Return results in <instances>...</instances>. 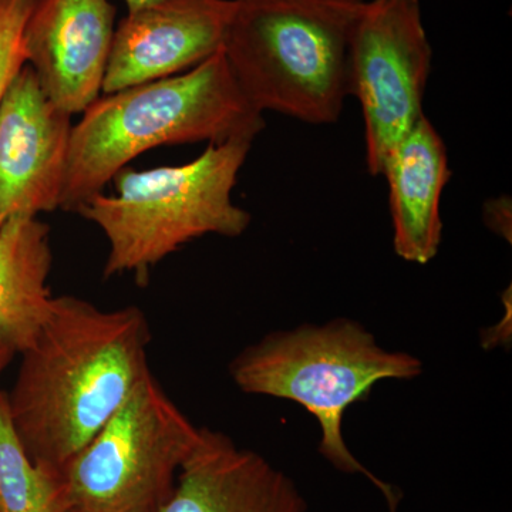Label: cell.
Wrapping results in <instances>:
<instances>
[{
  "instance_id": "obj_1",
  "label": "cell",
  "mask_w": 512,
  "mask_h": 512,
  "mask_svg": "<svg viewBox=\"0 0 512 512\" xmlns=\"http://www.w3.org/2000/svg\"><path fill=\"white\" fill-rule=\"evenodd\" d=\"M146 315L55 296L6 392L13 430L36 466L62 476L126 403L150 366Z\"/></svg>"
},
{
  "instance_id": "obj_2",
  "label": "cell",
  "mask_w": 512,
  "mask_h": 512,
  "mask_svg": "<svg viewBox=\"0 0 512 512\" xmlns=\"http://www.w3.org/2000/svg\"><path fill=\"white\" fill-rule=\"evenodd\" d=\"M265 128L222 49L181 76L99 97L72 128L59 208L79 210L144 151L251 138Z\"/></svg>"
},
{
  "instance_id": "obj_3",
  "label": "cell",
  "mask_w": 512,
  "mask_h": 512,
  "mask_svg": "<svg viewBox=\"0 0 512 512\" xmlns=\"http://www.w3.org/2000/svg\"><path fill=\"white\" fill-rule=\"evenodd\" d=\"M365 0H234L224 52L256 110L333 124L349 92V50Z\"/></svg>"
},
{
  "instance_id": "obj_4",
  "label": "cell",
  "mask_w": 512,
  "mask_h": 512,
  "mask_svg": "<svg viewBox=\"0 0 512 512\" xmlns=\"http://www.w3.org/2000/svg\"><path fill=\"white\" fill-rule=\"evenodd\" d=\"M421 372L416 356L382 348L365 326L348 318L276 330L229 363V375L242 392L291 400L315 416L322 457L342 473L365 476L386 498L390 512L397 511L402 494L349 450L343 416L367 399L377 382L413 380Z\"/></svg>"
},
{
  "instance_id": "obj_5",
  "label": "cell",
  "mask_w": 512,
  "mask_h": 512,
  "mask_svg": "<svg viewBox=\"0 0 512 512\" xmlns=\"http://www.w3.org/2000/svg\"><path fill=\"white\" fill-rule=\"evenodd\" d=\"M251 138L210 144L200 157L177 167L114 175L117 195H93L77 214L94 222L109 239L104 278L133 272L138 285L150 268L205 235L241 237L251 214L232 201Z\"/></svg>"
},
{
  "instance_id": "obj_6",
  "label": "cell",
  "mask_w": 512,
  "mask_h": 512,
  "mask_svg": "<svg viewBox=\"0 0 512 512\" xmlns=\"http://www.w3.org/2000/svg\"><path fill=\"white\" fill-rule=\"evenodd\" d=\"M201 436L148 370L64 470L69 512L160 511Z\"/></svg>"
},
{
  "instance_id": "obj_7",
  "label": "cell",
  "mask_w": 512,
  "mask_h": 512,
  "mask_svg": "<svg viewBox=\"0 0 512 512\" xmlns=\"http://www.w3.org/2000/svg\"><path fill=\"white\" fill-rule=\"evenodd\" d=\"M431 59L420 0H365L350 39L349 92L362 106L370 174L382 175L424 116Z\"/></svg>"
},
{
  "instance_id": "obj_8",
  "label": "cell",
  "mask_w": 512,
  "mask_h": 512,
  "mask_svg": "<svg viewBox=\"0 0 512 512\" xmlns=\"http://www.w3.org/2000/svg\"><path fill=\"white\" fill-rule=\"evenodd\" d=\"M70 117L47 99L29 64L13 77L0 103V227L59 208Z\"/></svg>"
},
{
  "instance_id": "obj_9",
  "label": "cell",
  "mask_w": 512,
  "mask_h": 512,
  "mask_svg": "<svg viewBox=\"0 0 512 512\" xmlns=\"http://www.w3.org/2000/svg\"><path fill=\"white\" fill-rule=\"evenodd\" d=\"M234 0H158L114 30L103 92L175 76L220 52Z\"/></svg>"
},
{
  "instance_id": "obj_10",
  "label": "cell",
  "mask_w": 512,
  "mask_h": 512,
  "mask_svg": "<svg viewBox=\"0 0 512 512\" xmlns=\"http://www.w3.org/2000/svg\"><path fill=\"white\" fill-rule=\"evenodd\" d=\"M110 0H37L26 23V64L47 99L64 113H84L99 99L113 45Z\"/></svg>"
},
{
  "instance_id": "obj_11",
  "label": "cell",
  "mask_w": 512,
  "mask_h": 512,
  "mask_svg": "<svg viewBox=\"0 0 512 512\" xmlns=\"http://www.w3.org/2000/svg\"><path fill=\"white\" fill-rule=\"evenodd\" d=\"M158 512H308L298 485L256 451L202 427L201 441Z\"/></svg>"
},
{
  "instance_id": "obj_12",
  "label": "cell",
  "mask_w": 512,
  "mask_h": 512,
  "mask_svg": "<svg viewBox=\"0 0 512 512\" xmlns=\"http://www.w3.org/2000/svg\"><path fill=\"white\" fill-rule=\"evenodd\" d=\"M389 184L393 248L403 261L426 265L439 254L441 195L451 180L446 144L424 114L383 167Z\"/></svg>"
},
{
  "instance_id": "obj_13",
  "label": "cell",
  "mask_w": 512,
  "mask_h": 512,
  "mask_svg": "<svg viewBox=\"0 0 512 512\" xmlns=\"http://www.w3.org/2000/svg\"><path fill=\"white\" fill-rule=\"evenodd\" d=\"M50 227L16 215L0 227V348L22 355L52 308Z\"/></svg>"
},
{
  "instance_id": "obj_14",
  "label": "cell",
  "mask_w": 512,
  "mask_h": 512,
  "mask_svg": "<svg viewBox=\"0 0 512 512\" xmlns=\"http://www.w3.org/2000/svg\"><path fill=\"white\" fill-rule=\"evenodd\" d=\"M0 512H69L63 477L36 466L13 430L0 389Z\"/></svg>"
},
{
  "instance_id": "obj_15",
  "label": "cell",
  "mask_w": 512,
  "mask_h": 512,
  "mask_svg": "<svg viewBox=\"0 0 512 512\" xmlns=\"http://www.w3.org/2000/svg\"><path fill=\"white\" fill-rule=\"evenodd\" d=\"M37 0H0V103L13 77L26 64L25 33Z\"/></svg>"
},
{
  "instance_id": "obj_16",
  "label": "cell",
  "mask_w": 512,
  "mask_h": 512,
  "mask_svg": "<svg viewBox=\"0 0 512 512\" xmlns=\"http://www.w3.org/2000/svg\"><path fill=\"white\" fill-rule=\"evenodd\" d=\"M13 357H15V355H13L12 352L0 348V379H2L5 370L8 369V366L10 365V362H12Z\"/></svg>"
},
{
  "instance_id": "obj_17",
  "label": "cell",
  "mask_w": 512,
  "mask_h": 512,
  "mask_svg": "<svg viewBox=\"0 0 512 512\" xmlns=\"http://www.w3.org/2000/svg\"><path fill=\"white\" fill-rule=\"evenodd\" d=\"M124 2H126L128 10H136L151 5V3H156L158 0H124Z\"/></svg>"
}]
</instances>
